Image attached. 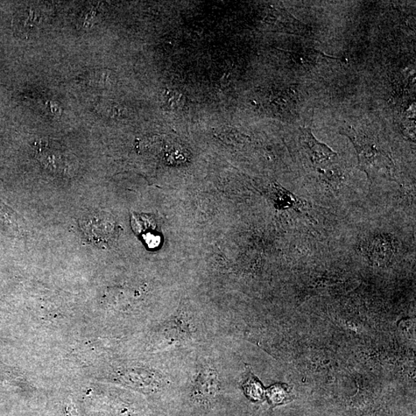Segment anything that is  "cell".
<instances>
[{
    "mask_svg": "<svg viewBox=\"0 0 416 416\" xmlns=\"http://www.w3.org/2000/svg\"><path fill=\"white\" fill-rule=\"evenodd\" d=\"M271 392L274 394H271V399L272 400V401H274V403H276L277 404L283 403L285 399H286L288 397V394L285 389H284L283 387H281L279 385H277L276 388L273 387L272 390H271Z\"/></svg>",
    "mask_w": 416,
    "mask_h": 416,
    "instance_id": "30bf717a",
    "label": "cell"
},
{
    "mask_svg": "<svg viewBox=\"0 0 416 416\" xmlns=\"http://www.w3.org/2000/svg\"><path fill=\"white\" fill-rule=\"evenodd\" d=\"M269 195L274 207L278 210L295 208L299 206V201L294 194L277 183L272 185Z\"/></svg>",
    "mask_w": 416,
    "mask_h": 416,
    "instance_id": "52a82bcc",
    "label": "cell"
},
{
    "mask_svg": "<svg viewBox=\"0 0 416 416\" xmlns=\"http://www.w3.org/2000/svg\"><path fill=\"white\" fill-rule=\"evenodd\" d=\"M340 135L347 137L353 144L358 156V169L367 175L369 181L372 183L374 178L381 172L389 173L390 177L394 164L388 151L376 138L370 137L363 130L347 126L340 131Z\"/></svg>",
    "mask_w": 416,
    "mask_h": 416,
    "instance_id": "6da1fadb",
    "label": "cell"
},
{
    "mask_svg": "<svg viewBox=\"0 0 416 416\" xmlns=\"http://www.w3.org/2000/svg\"><path fill=\"white\" fill-rule=\"evenodd\" d=\"M81 227L90 241L101 248H110L118 237L116 222L107 213H90L81 220Z\"/></svg>",
    "mask_w": 416,
    "mask_h": 416,
    "instance_id": "7a4b0ae2",
    "label": "cell"
},
{
    "mask_svg": "<svg viewBox=\"0 0 416 416\" xmlns=\"http://www.w3.org/2000/svg\"><path fill=\"white\" fill-rule=\"evenodd\" d=\"M133 230L140 233L144 238L146 243L151 249H155L160 243V235L157 230V224L153 217L148 215H133L132 218Z\"/></svg>",
    "mask_w": 416,
    "mask_h": 416,
    "instance_id": "8992f818",
    "label": "cell"
},
{
    "mask_svg": "<svg viewBox=\"0 0 416 416\" xmlns=\"http://www.w3.org/2000/svg\"><path fill=\"white\" fill-rule=\"evenodd\" d=\"M300 143L310 161L317 168L327 167L338 157V153L313 135L311 125L300 128Z\"/></svg>",
    "mask_w": 416,
    "mask_h": 416,
    "instance_id": "3957f363",
    "label": "cell"
},
{
    "mask_svg": "<svg viewBox=\"0 0 416 416\" xmlns=\"http://www.w3.org/2000/svg\"><path fill=\"white\" fill-rule=\"evenodd\" d=\"M47 19V12L40 6L31 4L24 7L14 17L13 24L16 31L26 37L40 30Z\"/></svg>",
    "mask_w": 416,
    "mask_h": 416,
    "instance_id": "277c9868",
    "label": "cell"
},
{
    "mask_svg": "<svg viewBox=\"0 0 416 416\" xmlns=\"http://www.w3.org/2000/svg\"><path fill=\"white\" fill-rule=\"evenodd\" d=\"M288 53L295 63L301 66L312 65L316 58L314 52L310 51Z\"/></svg>",
    "mask_w": 416,
    "mask_h": 416,
    "instance_id": "9c48e42d",
    "label": "cell"
},
{
    "mask_svg": "<svg viewBox=\"0 0 416 416\" xmlns=\"http://www.w3.org/2000/svg\"><path fill=\"white\" fill-rule=\"evenodd\" d=\"M164 108L167 110H174L181 107L183 104V96L176 91L165 90L162 96Z\"/></svg>",
    "mask_w": 416,
    "mask_h": 416,
    "instance_id": "ba28073f",
    "label": "cell"
},
{
    "mask_svg": "<svg viewBox=\"0 0 416 416\" xmlns=\"http://www.w3.org/2000/svg\"><path fill=\"white\" fill-rule=\"evenodd\" d=\"M397 251L396 239L390 235L380 234L372 237L366 247V252L372 262H390Z\"/></svg>",
    "mask_w": 416,
    "mask_h": 416,
    "instance_id": "5b68a950",
    "label": "cell"
}]
</instances>
